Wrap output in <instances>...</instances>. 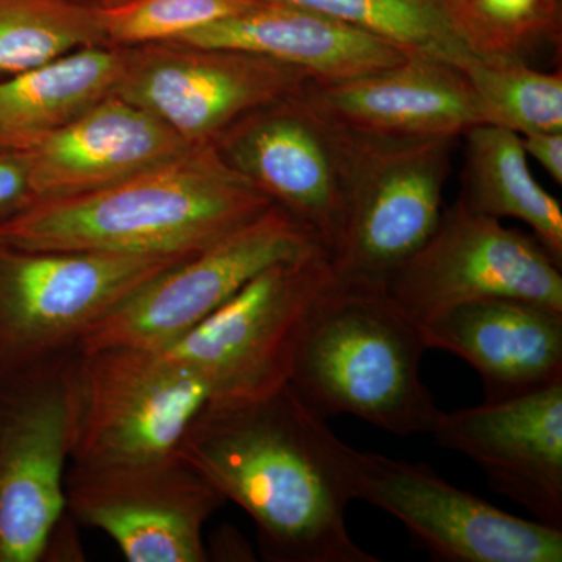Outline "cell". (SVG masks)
<instances>
[{"label": "cell", "instance_id": "obj_1", "mask_svg": "<svg viewBox=\"0 0 562 562\" xmlns=\"http://www.w3.org/2000/svg\"><path fill=\"white\" fill-rule=\"evenodd\" d=\"M353 449L290 384L255 397L210 401L177 453L257 527L272 562H380L351 539Z\"/></svg>", "mask_w": 562, "mask_h": 562}, {"label": "cell", "instance_id": "obj_2", "mask_svg": "<svg viewBox=\"0 0 562 562\" xmlns=\"http://www.w3.org/2000/svg\"><path fill=\"white\" fill-rule=\"evenodd\" d=\"M271 205L206 144L103 190L36 202L0 225V244L190 257Z\"/></svg>", "mask_w": 562, "mask_h": 562}, {"label": "cell", "instance_id": "obj_3", "mask_svg": "<svg viewBox=\"0 0 562 562\" xmlns=\"http://www.w3.org/2000/svg\"><path fill=\"white\" fill-rule=\"evenodd\" d=\"M427 350L384 286L339 276L299 333L286 383L324 419L349 414L392 435H431L442 409L422 382Z\"/></svg>", "mask_w": 562, "mask_h": 562}, {"label": "cell", "instance_id": "obj_4", "mask_svg": "<svg viewBox=\"0 0 562 562\" xmlns=\"http://www.w3.org/2000/svg\"><path fill=\"white\" fill-rule=\"evenodd\" d=\"M69 462L95 469L157 460L211 401L194 369L162 349L76 350L66 364Z\"/></svg>", "mask_w": 562, "mask_h": 562}, {"label": "cell", "instance_id": "obj_5", "mask_svg": "<svg viewBox=\"0 0 562 562\" xmlns=\"http://www.w3.org/2000/svg\"><path fill=\"white\" fill-rule=\"evenodd\" d=\"M183 258L0 244V376L74 353L111 310Z\"/></svg>", "mask_w": 562, "mask_h": 562}, {"label": "cell", "instance_id": "obj_6", "mask_svg": "<svg viewBox=\"0 0 562 562\" xmlns=\"http://www.w3.org/2000/svg\"><path fill=\"white\" fill-rule=\"evenodd\" d=\"M338 277L328 250L276 262L162 350L205 380L211 401L277 390L306 317Z\"/></svg>", "mask_w": 562, "mask_h": 562}, {"label": "cell", "instance_id": "obj_7", "mask_svg": "<svg viewBox=\"0 0 562 562\" xmlns=\"http://www.w3.org/2000/svg\"><path fill=\"white\" fill-rule=\"evenodd\" d=\"M327 247L279 205L155 276L111 310L77 350L111 346L162 349L198 327L244 284L276 262Z\"/></svg>", "mask_w": 562, "mask_h": 562}, {"label": "cell", "instance_id": "obj_8", "mask_svg": "<svg viewBox=\"0 0 562 562\" xmlns=\"http://www.w3.org/2000/svg\"><path fill=\"white\" fill-rule=\"evenodd\" d=\"M360 136L308 92L247 114L214 140L228 166L335 249Z\"/></svg>", "mask_w": 562, "mask_h": 562}, {"label": "cell", "instance_id": "obj_9", "mask_svg": "<svg viewBox=\"0 0 562 562\" xmlns=\"http://www.w3.org/2000/svg\"><path fill=\"white\" fill-rule=\"evenodd\" d=\"M358 136L341 235L331 260L344 280L384 286L441 220L457 139Z\"/></svg>", "mask_w": 562, "mask_h": 562}, {"label": "cell", "instance_id": "obj_10", "mask_svg": "<svg viewBox=\"0 0 562 562\" xmlns=\"http://www.w3.org/2000/svg\"><path fill=\"white\" fill-rule=\"evenodd\" d=\"M384 290L417 325L450 306L490 297L562 312L561 266L542 244L460 201L443 206L430 238L390 273Z\"/></svg>", "mask_w": 562, "mask_h": 562}, {"label": "cell", "instance_id": "obj_11", "mask_svg": "<svg viewBox=\"0 0 562 562\" xmlns=\"http://www.w3.org/2000/svg\"><path fill=\"white\" fill-rule=\"evenodd\" d=\"M124 49L116 95L157 117L190 147L214 144L247 114L312 83L302 70L250 52L179 43Z\"/></svg>", "mask_w": 562, "mask_h": 562}, {"label": "cell", "instance_id": "obj_12", "mask_svg": "<svg viewBox=\"0 0 562 562\" xmlns=\"http://www.w3.org/2000/svg\"><path fill=\"white\" fill-rule=\"evenodd\" d=\"M351 473L355 501L397 519L435 561H562L561 530L502 512L424 462L353 449Z\"/></svg>", "mask_w": 562, "mask_h": 562}, {"label": "cell", "instance_id": "obj_13", "mask_svg": "<svg viewBox=\"0 0 562 562\" xmlns=\"http://www.w3.org/2000/svg\"><path fill=\"white\" fill-rule=\"evenodd\" d=\"M70 355L0 376V562L44 560L68 513Z\"/></svg>", "mask_w": 562, "mask_h": 562}, {"label": "cell", "instance_id": "obj_14", "mask_svg": "<svg viewBox=\"0 0 562 562\" xmlns=\"http://www.w3.org/2000/svg\"><path fill=\"white\" fill-rule=\"evenodd\" d=\"M66 509L102 530L131 562H205L203 527L227 503L179 453L79 469L69 465Z\"/></svg>", "mask_w": 562, "mask_h": 562}, {"label": "cell", "instance_id": "obj_15", "mask_svg": "<svg viewBox=\"0 0 562 562\" xmlns=\"http://www.w3.org/2000/svg\"><path fill=\"white\" fill-rule=\"evenodd\" d=\"M431 435L471 458L491 490L562 531V382L522 397L442 412Z\"/></svg>", "mask_w": 562, "mask_h": 562}, {"label": "cell", "instance_id": "obj_16", "mask_svg": "<svg viewBox=\"0 0 562 562\" xmlns=\"http://www.w3.org/2000/svg\"><path fill=\"white\" fill-rule=\"evenodd\" d=\"M306 92L344 127L372 138L457 139L490 124L465 74L427 55L349 80L312 81Z\"/></svg>", "mask_w": 562, "mask_h": 562}, {"label": "cell", "instance_id": "obj_17", "mask_svg": "<svg viewBox=\"0 0 562 562\" xmlns=\"http://www.w3.org/2000/svg\"><path fill=\"white\" fill-rule=\"evenodd\" d=\"M427 349L450 351L483 382L484 402L522 397L562 382V312L519 301L479 299L419 324Z\"/></svg>", "mask_w": 562, "mask_h": 562}, {"label": "cell", "instance_id": "obj_18", "mask_svg": "<svg viewBox=\"0 0 562 562\" xmlns=\"http://www.w3.org/2000/svg\"><path fill=\"white\" fill-rule=\"evenodd\" d=\"M188 149L157 117L113 94L22 154L40 202L103 190Z\"/></svg>", "mask_w": 562, "mask_h": 562}, {"label": "cell", "instance_id": "obj_19", "mask_svg": "<svg viewBox=\"0 0 562 562\" xmlns=\"http://www.w3.org/2000/svg\"><path fill=\"white\" fill-rule=\"evenodd\" d=\"M169 43L250 52L333 83L391 68L409 54L338 20L301 7L258 3Z\"/></svg>", "mask_w": 562, "mask_h": 562}, {"label": "cell", "instance_id": "obj_20", "mask_svg": "<svg viewBox=\"0 0 562 562\" xmlns=\"http://www.w3.org/2000/svg\"><path fill=\"white\" fill-rule=\"evenodd\" d=\"M301 7L465 70L475 63L525 58V47L495 27L473 0H258Z\"/></svg>", "mask_w": 562, "mask_h": 562}, {"label": "cell", "instance_id": "obj_21", "mask_svg": "<svg viewBox=\"0 0 562 562\" xmlns=\"http://www.w3.org/2000/svg\"><path fill=\"white\" fill-rule=\"evenodd\" d=\"M124 47L92 46L0 80V150L29 151L116 94Z\"/></svg>", "mask_w": 562, "mask_h": 562}, {"label": "cell", "instance_id": "obj_22", "mask_svg": "<svg viewBox=\"0 0 562 562\" xmlns=\"http://www.w3.org/2000/svg\"><path fill=\"white\" fill-rule=\"evenodd\" d=\"M462 205L484 216L522 221L558 265H562L560 202L536 181L522 140L497 124H480L462 135Z\"/></svg>", "mask_w": 562, "mask_h": 562}, {"label": "cell", "instance_id": "obj_23", "mask_svg": "<svg viewBox=\"0 0 562 562\" xmlns=\"http://www.w3.org/2000/svg\"><path fill=\"white\" fill-rule=\"evenodd\" d=\"M92 46H106L98 3L0 0V80Z\"/></svg>", "mask_w": 562, "mask_h": 562}, {"label": "cell", "instance_id": "obj_24", "mask_svg": "<svg viewBox=\"0 0 562 562\" xmlns=\"http://www.w3.org/2000/svg\"><path fill=\"white\" fill-rule=\"evenodd\" d=\"M490 124L527 135L562 132V76L531 68L525 58L475 63L462 70Z\"/></svg>", "mask_w": 562, "mask_h": 562}, {"label": "cell", "instance_id": "obj_25", "mask_svg": "<svg viewBox=\"0 0 562 562\" xmlns=\"http://www.w3.org/2000/svg\"><path fill=\"white\" fill-rule=\"evenodd\" d=\"M258 0H109L98 3L106 46L169 43L258 5Z\"/></svg>", "mask_w": 562, "mask_h": 562}, {"label": "cell", "instance_id": "obj_26", "mask_svg": "<svg viewBox=\"0 0 562 562\" xmlns=\"http://www.w3.org/2000/svg\"><path fill=\"white\" fill-rule=\"evenodd\" d=\"M484 20L530 49L539 40L554 38L560 11L547 9L542 0H473Z\"/></svg>", "mask_w": 562, "mask_h": 562}, {"label": "cell", "instance_id": "obj_27", "mask_svg": "<svg viewBox=\"0 0 562 562\" xmlns=\"http://www.w3.org/2000/svg\"><path fill=\"white\" fill-rule=\"evenodd\" d=\"M36 202L25 155L0 150V225L20 216Z\"/></svg>", "mask_w": 562, "mask_h": 562}, {"label": "cell", "instance_id": "obj_28", "mask_svg": "<svg viewBox=\"0 0 562 562\" xmlns=\"http://www.w3.org/2000/svg\"><path fill=\"white\" fill-rule=\"evenodd\" d=\"M525 154L549 173L558 184L562 183V132H536L519 135Z\"/></svg>", "mask_w": 562, "mask_h": 562}, {"label": "cell", "instance_id": "obj_29", "mask_svg": "<svg viewBox=\"0 0 562 562\" xmlns=\"http://www.w3.org/2000/svg\"><path fill=\"white\" fill-rule=\"evenodd\" d=\"M206 557L216 561H254V552H251L249 542L239 535L235 528L221 527L216 535L211 539Z\"/></svg>", "mask_w": 562, "mask_h": 562}, {"label": "cell", "instance_id": "obj_30", "mask_svg": "<svg viewBox=\"0 0 562 562\" xmlns=\"http://www.w3.org/2000/svg\"><path fill=\"white\" fill-rule=\"evenodd\" d=\"M542 2L543 5L547 7V9L560 11V0H542Z\"/></svg>", "mask_w": 562, "mask_h": 562}, {"label": "cell", "instance_id": "obj_31", "mask_svg": "<svg viewBox=\"0 0 562 562\" xmlns=\"http://www.w3.org/2000/svg\"><path fill=\"white\" fill-rule=\"evenodd\" d=\"M81 2H90L91 3V0H81ZM105 2H109V0H105Z\"/></svg>", "mask_w": 562, "mask_h": 562}]
</instances>
